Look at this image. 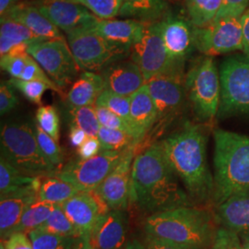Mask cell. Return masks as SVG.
<instances>
[{
  "mask_svg": "<svg viewBox=\"0 0 249 249\" xmlns=\"http://www.w3.org/2000/svg\"><path fill=\"white\" fill-rule=\"evenodd\" d=\"M159 143L139 151L131 171L130 200L151 214L192 206L191 197L180 185Z\"/></svg>",
  "mask_w": 249,
  "mask_h": 249,
  "instance_id": "1",
  "label": "cell"
},
{
  "mask_svg": "<svg viewBox=\"0 0 249 249\" xmlns=\"http://www.w3.org/2000/svg\"><path fill=\"white\" fill-rule=\"evenodd\" d=\"M157 142L191 199L201 203L213 199L214 179L208 163L204 131L196 124H186Z\"/></svg>",
  "mask_w": 249,
  "mask_h": 249,
  "instance_id": "2",
  "label": "cell"
},
{
  "mask_svg": "<svg viewBox=\"0 0 249 249\" xmlns=\"http://www.w3.org/2000/svg\"><path fill=\"white\" fill-rule=\"evenodd\" d=\"M144 228L147 235L189 249L210 248L217 231L212 214L193 206L151 214Z\"/></svg>",
  "mask_w": 249,
  "mask_h": 249,
  "instance_id": "3",
  "label": "cell"
},
{
  "mask_svg": "<svg viewBox=\"0 0 249 249\" xmlns=\"http://www.w3.org/2000/svg\"><path fill=\"white\" fill-rule=\"evenodd\" d=\"M214 191L218 206L228 197L249 189V137L214 130Z\"/></svg>",
  "mask_w": 249,
  "mask_h": 249,
  "instance_id": "4",
  "label": "cell"
},
{
  "mask_svg": "<svg viewBox=\"0 0 249 249\" xmlns=\"http://www.w3.org/2000/svg\"><path fill=\"white\" fill-rule=\"evenodd\" d=\"M1 157L22 174L34 178L54 177L57 170L41 150L35 126L12 121L1 126Z\"/></svg>",
  "mask_w": 249,
  "mask_h": 249,
  "instance_id": "5",
  "label": "cell"
},
{
  "mask_svg": "<svg viewBox=\"0 0 249 249\" xmlns=\"http://www.w3.org/2000/svg\"><path fill=\"white\" fill-rule=\"evenodd\" d=\"M68 43L75 61L83 71L102 72L131 53L130 46L112 43L88 30L68 35Z\"/></svg>",
  "mask_w": 249,
  "mask_h": 249,
  "instance_id": "6",
  "label": "cell"
},
{
  "mask_svg": "<svg viewBox=\"0 0 249 249\" xmlns=\"http://www.w3.org/2000/svg\"><path fill=\"white\" fill-rule=\"evenodd\" d=\"M130 56L146 82L160 75L179 73L178 60L170 55L163 43L160 21L144 22L142 36L131 46Z\"/></svg>",
  "mask_w": 249,
  "mask_h": 249,
  "instance_id": "7",
  "label": "cell"
},
{
  "mask_svg": "<svg viewBox=\"0 0 249 249\" xmlns=\"http://www.w3.org/2000/svg\"><path fill=\"white\" fill-rule=\"evenodd\" d=\"M146 84L156 107L157 120L137 153L155 143L154 141L181 110L186 95L179 73L154 77Z\"/></svg>",
  "mask_w": 249,
  "mask_h": 249,
  "instance_id": "8",
  "label": "cell"
},
{
  "mask_svg": "<svg viewBox=\"0 0 249 249\" xmlns=\"http://www.w3.org/2000/svg\"><path fill=\"white\" fill-rule=\"evenodd\" d=\"M186 88L196 117L201 121L213 119L221 100V80L213 58H206L188 73Z\"/></svg>",
  "mask_w": 249,
  "mask_h": 249,
  "instance_id": "9",
  "label": "cell"
},
{
  "mask_svg": "<svg viewBox=\"0 0 249 249\" xmlns=\"http://www.w3.org/2000/svg\"><path fill=\"white\" fill-rule=\"evenodd\" d=\"M27 52L60 89L71 84L80 71L65 38L37 42Z\"/></svg>",
  "mask_w": 249,
  "mask_h": 249,
  "instance_id": "10",
  "label": "cell"
},
{
  "mask_svg": "<svg viewBox=\"0 0 249 249\" xmlns=\"http://www.w3.org/2000/svg\"><path fill=\"white\" fill-rule=\"evenodd\" d=\"M222 116L249 113V59L229 58L221 66Z\"/></svg>",
  "mask_w": 249,
  "mask_h": 249,
  "instance_id": "11",
  "label": "cell"
},
{
  "mask_svg": "<svg viewBox=\"0 0 249 249\" xmlns=\"http://www.w3.org/2000/svg\"><path fill=\"white\" fill-rule=\"evenodd\" d=\"M123 152L102 151L92 158L73 160L63 166L54 177L71 183L79 191L95 190L116 167Z\"/></svg>",
  "mask_w": 249,
  "mask_h": 249,
  "instance_id": "12",
  "label": "cell"
},
{
  "mask_svg": "<svg viewBox=\"0 0 249 249\" xmlns=\"http://www.w3.org/2000/svg\"><path fill=\"white\" fill-rule=\"evenodd\" d=\"M193 41L202 53L213 55L243 50L241 17L218 18L202 28H196Z\"/></svg>",
  "mask_w": 249,
  "mask_h": 249,
  "instance_id": "13",
  "label": "cell"
},
{
  "mask_svg": "<svg viewBox=\"0 0 249 249\" xmlns=\"http://www.w3.org/2000/svg\"><path fill=\"white\" fill-rule=\"evenodd\" d=\"M137 150L136 145L125 149L116 167L95 189L111 210L124 211L130 200L131 171Z\"/></svg>",
  "mask_w": 249,
  "mask_h": 249,
  "instance_id": "14",
  "label": "cell"
},
{
  "mask_svg": "<svg viewBox=\"0 0 249 249\" xmlns=\"http://www.w3.org/2000/svg\"><path fill=\"white\" fill-rule=\"evenodd\" d=\"M36 7L67 36L89 30L99 19L83 6L69 0H39Z\"/></svg>",
  "mask_w": 249,
  "mask_h": 249,
  "instance_id": "15",
  "label": "cell"
},
{
  "mask_svg": "<svg viewBox=\"0 0 249 249\" xmlns=\"http://www.w3.org/2000/svg\"><path fill=\"white\" fill-rule=\"evenodd\" d=\"M61 206L79 234L89 236L99 218L111 211L95 190L80 191Z\"/></svg>",
  "mask_w": 249,
  "mask_h": 249,
  "instance_id": "16",
  "label": "cell"
},
{
  "mask_svg": "<svg viewBox=\"0 0 249 249\" xmlns=\"http://www.w3.org/2000/svg\"><path fill=\"white\" fill-rule=\"evenodd\" d=\"M126 217L121 210H111L102 215L95 223L90 242L95 249H120L126 235Z\"/></svg>",
  "mask_w": 249,
  "mask_h": 249,
  "instance_id": "17",
  "label": "cell"
},
{
  "mask_svg": "<svg viewBox=\"0 0 249 249\" xmlns=\"http://www.w3.org/2000/svg\"><path fill=\"white\" fill-rule=\"evenodd\" d=\"M216 220L223 228L249 242V189L233 194L216 206Z\"/></svg>",
  "mask_w": 249,
  "mask_h": 249,
  "instance_id": "18",
  "label": "cell"
},
{
  "mask_svg": "<svg viewBox=\"0 0 249 249\" xmlns=\"http://www.w3.org/2000/svg\"><path fill=\"white\" fill-rule=\"evenodd\" d=\"M105 89L114 93L130 97L146 84L140 68L131 61H119L108 66L101 72Z\"/></svg>",
  "mask_w": 249,
  "mask_h": 249,
  "instance_id": "19",
  "label": "cell"
},
{
  "mask_svg": "<svg viewBox=\"0 0 249 249\" xmlns=\"http://www.w3.org/2000/svg\"><path fill=\"white\" fill-rule=\"evenodd\" d=\"M130 99V125L139 149L156 123L157 111L147 84L137 90Z\"/></svg>",
  "mask_w": 249,
  "mask_h": 249,
  "instance_id": "20",
  "label": "cell"
},
{
  "mask_svg": "<svg viewBox=\"0 0 249 249\" xmlns=\"http://www.w3.org/2000/svg\"><path fill=\"white\" fill-rule=\"evenodd\" d=\"M1 18H8L27 27L43 40L64 38L60 30L45 17L34 4L18 2Z\"/></svg>",
  "mask_w": 249,
  "mask_h": 249,
  "instance_id": "21",
  "label": "cell"
},
{
  "mask_svg": "<svg viewBox=\"0 0 249 249\" xmlns=\"http://www.w3.org/2000/svg\"><path fill=\"white\" fill-rule=\"evenodd\" d=\"M42 178L26 176L0 158V198L38 196Z\"/></svg>",
  "mask_w": 249,
  "mask_h": 249,
  "instance_id": "22",
  "label": "cell"
},
{
  "mask_svg": "<svg viewBox=\"0 0 249 249\" xmlns=\"http://www.w3.org/2000/svg\"><path fill=\"white\" fill-rule=\"evenodd\" d=\"M144 22L133 18L100 19L88 31L117 45L132 46L142 36Z\"/></svg>",
  "mask_w": 249,
  "mask_h": 249,
  "instance_id": "23",
  "label": "cell"
},
{
  "mask_svg": "<svg viewBox=\"0 0 249 249\" xmlns=\"http://www.w3.org/2000/svg\"><path fill=\"white\" fill-rule=\"evenodd\" d=\"M0 55L24 53L29 46L45 41L32 33L27 27L8 18H1L0 22Z\"/></svg>",
  "mask_w": 249,
  "mask_h": 249,
  "instance_id": "24",
  "label": "cell"
},
{
  "mask_svg": "<svg viewBox=\"0 0 249 249\" xmlns=\"http://www.w3.org/2000/svg\"><path fill=\"white\" fill-rule=\"evenodd\" d=\"M105 89V82L101 74L83 71L67 94L68 105L70 107L96 106L99 96Z\"/></svg>",
  "mask_w": 249,
  "mask_h": 249,
  "instance_id": "25",
  "label": "cell"
},
{
  "mask_svg": "<svg viewBox=\"0 0 249 249\" xmlns=\"http://www.w3.org/2000/svg\"><path fill=\"white\" fill-rule=\"evenodd\" d=\"M161 36L170 55L179 60L187 51L193 41V35L186 21L179 18H167L160 21Z\"/></svg>",
  "mask_w": 249,
  "mask_h": 249,
  "instance_id": "26",
  "label": "cell"
},
{
  "mask_svg": "<svg viewBox=\"0 0 249 249\" xmlns=\"http://www.w3.org/2000/svg\"><path fill=\"white\" fill-rule=\"evenodd\" d=\"M37 196H10L0 198V236L1 240H7L14 233L16 227L27 208Z\"/></svg>",
  "mask_w": 249,
  "mask_h": 249,
  "instance_id": "27",
  "label": "cell"
},
{
  "mask_svg": "<svg viewBox=\"0 0 249 249\" xmlns=\"http://www.w3.org/2000/svg\"><path fill=\"white\" fill-rule=\"evenodd\" d=\"M79 191L72 184L56 177L42 178L37 198L53 204H63Z\"/></svg>",
  "mask_w": 249,
  "mask_h": 249,
  "instance_id": "28",
  "label": "cell"
},
{
  "mask_svg": "<svg viewBox=\"0 0 249 249\" xmlns=\"http://www.w3.org/2000/svg\"><path fill=\"white\" fill-rule=\"evenodd\" d=\"M55 206L56 204L37 198L27 208L14 232L29 234L31 231L37 230L47 221Z\"/></svg>",
  "mask_w": 249,
  "mask_h": 249,
  "instance_id": "29",
  "label": "cell"
},
{
  "mask_svg": "<svg viewBox=\"0 0 249 249\" xmlns=\"http://www.w3.org/2000/svg\"><path fill=\"white\" fill-rule=\"evenodd\" d=\"M187 13L196 28L211 24L220 11L223 0H186Z\"/></svg>",
  "mask_w": 249,
  "mask_h": 249,
  "instance_id": "30",
  "label": "cell"
},
{
  "mask_svg": "<svg viewBox=\"0 0 249 249\" xmlns=\"http://www.w3.org/2000/svg\"><path fill=\"white\" fill-rule=\"evenodd\" d=\"M38 230L62 237L75 238L80 236L77 229L63 211L61 204H56L50 217Z\"/></svg>",
  "mask_w": 249,
  "mask_h": 249,
  "instance_id": "31",
  "label": "cell"
},
{
  "mask_svg": "<svg viewBox=\"0 0 249 249\" xmlns=\"http://www.w3.org/2000/svg\"><path fill=\"white\" fill-rule=\"evenodd\" d=\"M69 115L72 125L82 129L89 137L98 136L101 124L99 123L95 106L70 107Z\"/></svg>",
  "mask_w": 249,
  "mask_h": 249,
  "instance_id": "32",
  "label": "cell"
},
{
  "mask_svg": "<svg viewBox=\"0 0 249 249\" xmlns=\"http://www.w3.org/2000/svg\"><path fill=\"white\" fill-rule=\"evenodd\" d=\"M97 138L101 143L102 151H122L133 145L138 147L133 136L130 134L104 126H101Z\"/></svg>",
  "mask_w": 249,
  "mask_h": 249,
  "instance_id": "33",
  "label": "cell"
},
{
  "mask_svg": "<svg viewBox=\"0 0 249 249\" xmlns=\"http://www.w3.org/2000/svg\"><path fill=\"white\" fill-rule=\"evenodd\" d=\"M130 97L122 96L105 89L99 96L96 106L107 108L130 124Z\"/></svg>",
  "mask_w": 249,
  "mask_h": 249,
  "instance_id": "34",
  "label": "cell"
},
{
  "mask_svg": "<svg viewBox=\"0 0 249 249\" xmlns=\"http://www.w3.org/2000/svg\"><path fill=\"white\" fill-rule=\"evenodd\" d=\"M89 10L100 19H110L119 14L123 0H69Z\"/></svg>",
  "mask_w": 249,
  "mask_h": 249,
  "instance_id": "35",
  "label": "cell"
},
{
  "mask_svg": "<svg viewBox=\"0 0 249 249\" xmlns=\"http://www.w3.org/2000/svg\"><path fill=\"white\" fill-rule=\"evenodd\" d=\"M37 124L56 142L60 138V118L57 110L52 106H44L36 112Z\"/></svg>",
  "mask_w": 249,
  "mask_h": 249,
  "instance_id": "36",
  "label": "cell"
},
{
  "mask_svg": "<svg viewBox=\"0 0 249 249\" xmlns=\"http://www.w3.org/2000/svg\"><path fill=\"white\" fill-rule=\"evenodd\" d=\"M35 130H36L37 142L41 150L44 152L45 157L49 160L58 172L62 168L63 161H64L62 150L60 149L58 142H56L48 134L45 133L38 124H36L35 126Z\"/></svg>",
  "mask_w": 249,
  "mask_h": 249,
  "instance_id": "37",
  "label": "cell"
},
{
  "mask_svg": "<svg viewBox=\"0 0 249 249\" xmlns=\"http://www.w3.org/2000/svg\"><path fill=\"white\" fill-rule=\"evenodd\" d=\"M28 235L34 249H70L74 239L72 237L53 235L38 229L31 231Z\"/></svg>",
  "mask_w": 249,
  "mask_h": 249,
  "instance_id": "38",
  "label": "cell"
},
{
  "mask_svg": "<svg viewBox=\"0 0 249 249\" xmlns=\"http://www.w3.org/2000/svg\"><path fill=\"white\" fill-rule=\"evenodd\" d=\"M8 82L13 88L18 89L29 101L36 105H41L45 90L51 89L48 84L41 80H22L11 78Z\"/></svg>",
  "mask_w": 249,
  "mask_h": 249,
  "instance_id": "39",
  "label": "cell"
},
{
  "mask_svg": "<svg viewBox=\"0 0 249 249\" xmlns=\"http://www.w3.org/2000/svg\"><path fill=\"white\" fill-rule=\"evenodd\" d=\"M32 55L28 52L9 53L1 56L0 66L2 71L9 73L14 79H19Z\"/></svg>",
  "mask_w": 249,
  "mask_h": 249,
  "instance_id": "40",
  "label": "cell"
},
{
  "mask_svg": "<svg viewBox=\"0 0 249 249\" xmlns=\"http://www.w3.org/2000/svg\"><path fill=\"white\" fill-rule=\"evenodd\" d=\"M95 109H96V114H97L99 123L101 124V126L107 127L109 129L124 131L125 133L130 134L134 137L133 131L130 124H128L122 117L117 116L115 113L111 112L110 110H108L105 107L95 106Z\"/></svg>",
  "mask_w": 249,
  "mask_h": 249,
  "instance_id": "41",
  "label": "cell"
},
{
  "mask_svg": "<svg viewBox=\"0 0 249 249\" xmlns=\"http://www.w3.org/2000/svg\"><path fill=\"white\" fill-rule=\"evenodd\" d=\"M212 249H245V247L236 232L222 227L216 231Z\"/></svg>",
  "mask_w": 249,
  "mask_h": 249,
  "instance_id": "42",
  "label": "cell"
},
{
  "mask_svg": "<svg viewBox=\"0 0 249 249\" xmlns=\"http://www.w3.org/2000/svg\"><path fill=\"white\" fill-rule=\"evenodd\" d=\"M249 2V0H223L222 7L215 19L242 17V15L246 12Z\"/></svg>",
  "mask_w": 249,
  "mask_h": 249,
  "instance_id": "43",
  "label": "cell"
},
{
  "mask_svg": "<svg viewBox=\"0 0 249 249\" xmlns=\"http://www.w3.org/2000/svg\"><path fill=\"white\" fill-rule=\"evenodd\" d=\"M18 97L16 96L13 87L9 82H1L0 85V114L4 116L11 112L18 106Z\"/></svg>",
  "mask_w": 249,
  "mask_h": 249,
  "instance_id": "44",
  "label": "cell"
},
{
  "mask_svg": "<svg viewBox=\"0 0 249 249\" xmlns=\"http://www.w3.org/2000/svg\"><path fill=\"white\" fill-rule=\"evenodd\" d=\"M102 151V146L97 137H88L80 148L78 149V155L81 160L92 158Z\"/></svg>",
  "mask_w": 249,
  "mask_h": 249,
  "instance_id": "45",
  "label": "cell"
},
{
  "mask_svg": "<svg viewBox=\"0 0 249 249\" xmlns=\"http://www.w3.org/2000/svg\"><path fill=\"white\" fill-rule=\"evenodd\" d=\"M3 241L6 249H34L29 235L24 232H14Z\"/></svg>",
  "mask_w": 249,
  "mask_h": 249,
  "instance_id": "46",
  "label": "cell"
},
{
  "mask_svg": "<svg viewBox=\"0 0 249 249\" xmlns=\"http://www.w3.org/2000/svg\"><path fill=\"white\" fill-rule=\"evenodd\" d=\"M145 248L147 249H189L183 248L168 241L161 240L150 235H147L145 239Z\"/></svg>",
  "mask_w": 249,
  "mask_h": 249,
  "instance_id": "47",
  "label": "cell"
},
{
  "mask_svg": "<svg viewBox=\"0 0 249 249\" xmlns=\"http://www.w3.org/2000/svg\"><path fill=\"white\" fill-rule=\"evenodd\" d=\"M243 27V51L249 59V9L242 15Z\"/></svg>",
  "mask_w": 249,
  "mask_h": 249,
  "instance_id": "48",
  "label": "cell"
},
{
  "mask_svg": "<svg viewBox=\"0 0 249 249\" xmlns=\"http://www.w3.org/2000/svg\"><path fill=\"white\" fill-rule=\"evenodd\" d=\"M88 135L85 131L80 129L75 125H71L70 130V141L71 142L72 146L80 148V146L85 142V141L88 139Z\"/></svg>",
  "mask_w": 249,
  "mask_h": 249,
  "instance_id": "49",
  "label": "cell"
},
{
  "mask_svg": "<svg viewBox=\"0 0 249 249\" xmlns=\"http://www.w3.org/2000/svg\"><path fill=\"white\" fill-rule=\"evenodd\" d=\"M70 249H95L91 245L89 235H80L75 237Z\"/></svg>",
  "mask_w": 249,
  "mask_h": 249,
  "instance_id": "50",
  "label": "cell"
},
{
  "mask_svg": "<svg viewBox=\"0 0 249 249\" xmlns=\"http://www.w3.org/2000/svg\"><path fill=\"white\" fill-rule=\"evenodd\" d=\"M19 0H0V16L3 17Z\"/></svg>",
  "mask_w": 249,
  "mask_h": 249,
  "instance_id": "51",
  "label": "cell"
},
{
  "mask_svg": "<svg viewBox=\"0 0 249 249\" xmlns=\"http://www.w3.org/2000/svg\"><path fill=\"white\" fill-rule=\"evenodd\" d=\"M125 249H147L145 248V246L142 245L140 241L138 240H133L131 241V242H129L127 245H126V247H125Z\"/></svg>",
  "mask_w": 249,
  "mask_h": 249,
  "instance_id": "52",
  "label": "cell"
},
{
  "mask_svg": "<svg viewBox=\"0 0 249 249\" xmlns=\"http://www.w3.org/2000/svg\"><path fill=\"white\" fill-rule=\"evenodd\" d=\"M0 249H5V245H4V241L1 240L0 243Z\"/></svg>",
  "mask_w": 249,
  "mask_h": 249,
  "instance_id": "53",
  "label": "cell"
},
{
  "mask_svg": "<svg viewBox=\"0 0 249 249\" xmlns=\"http://www.w3.org/2000/svg\"><path fill=\"white\" fill-rule=\"evenodd\" d=\"M244 247H245V249H249V242H248V243H246Z\"/></svg>",
  "mask_w": 249,
  "mask_h": 249,
  "instance_id": "54",
  "label": "cell"
},
{
  "mask_svg": "<svg viewBox=\"0 0 249 249\" xmlns=\"http://www.w3.org/2000/svg\"><path fill=\"white\" fill-rule=\"evenodd\" d=\"M133 1H137V0H123V2H133Z\"/></svg>",
  "mask_w": 249,
  "mask_h": 249,
  "instance_id": "55",
  "label": "cell"
},
{
  "mask_svg": "<svg viewBox=\"0 0 249 249\" xmlns=\"http://www.w3.org/2000/svg\"><path fill=\"white\" fill-rule=\"evenodd\" d=\"M172 1H176V0H172Z\"/></svg>",
  "mask_w": 249,
  "mask_h": 249,
  "instance_id": "56",
  "label": "cell"
}]
</instances>
